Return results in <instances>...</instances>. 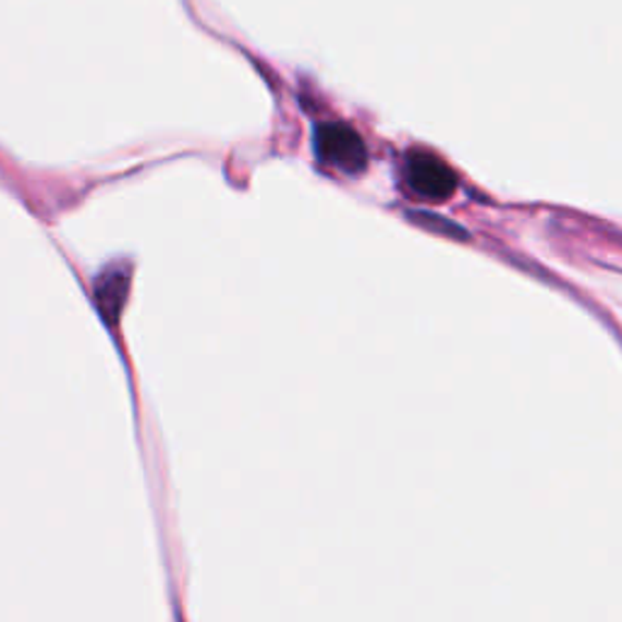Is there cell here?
<instances>
[{"mask_svg":"<svg viewBox=\"0 0 622 622\" xmlns=\"http://www.w3.org/2000/svg\"><path fill=\"white\" fill-rule=\"evenodd\" d=\"M406 185L420 199L442 203L458 187V175L448 163H442L434 154H411L406 161Z\"/></svg>","mask_w":622,"mask_h":622,"instance_id":"cell-2","label":"cell"},{"mask_svg":"<svg viewBox=\"0 0 622 622\" xmlns=\"http://www.w3.org/2000/svg\"><path fill=\"white\" fill-rule=\"evenodd\" d=\"M314 149L321 163L347 175L363 173L367 166V149L363 136L343 122L316 126Z\"/></svg>","mask_w":622,"mask_h":622,"instance_id":"cell-1","label":"cell"}]
</instances>
